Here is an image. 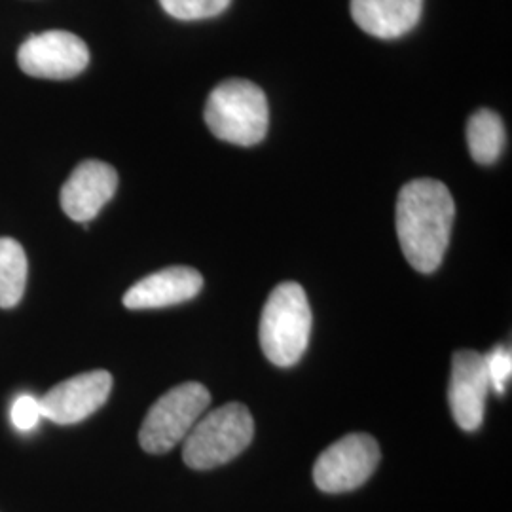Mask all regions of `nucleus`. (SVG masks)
I'll use <instances>...</instances> for the list:
<instances>
[{"instance_id": "f257e3e1", "label": "nucleus", "mask_w": 512, "mask_h": 512, "mask_svg": "<svg viewBox=\"0 0 512 512\" xmlns=\"http://www.w3.org/2000/svg\"><path fill=\"white\" fill-rule=\"evenodd\" d=\"M456 203L448 186L435 179L404 184L397 198L395 224L408 264L420 274H433L450 243Z\"/></svg>"}, {"instance_id": "f03ea898", "label": "nucleus", "mask_w": 512, "mask_h": 512, "mask_svg": "<svg viewBox=\"0 0 512 512\" xmlns=\"http://www.w3.org/2000/svg\"><path fill=\"white\" fill-rule=\"evenodd\" d=\"M205 124L220 141L255 147L264 141L270 124L266 93L251 80H224L207 99Z\"/></svg>"}, {"instance_id": "7ed1b4c3", "label": "nucleus", "mask_w": 512, "mask_h": 512, "mask_svg": "<svg viewBox=\"0 0 512 512\" xmlns=\"http://www.w3.org/2000/svg\"><path fill=\"white\" fill-rule=\"evenodd\" d=\"M311 310L304 289L293 283L277 285L260 315V348L275 366H293L308 348Z\"/></svg>"}, {"instance_id": "20e7f679", "label": "nucleus", "mask_w": 512, "mask_h": 512, "mask_svg": "<svg viewBox=\"0 0 512 512\" xmlns=\"http://www.w3.org/2000/svg\"><path fill=\"white\" fill-rule=\"evenodd\" d=\"M255 421L247 406L228 403L203 414L183 440V459L190 469L209 471L234 458L251 444Z\"/></svg>"}, {"instance_id": "39448f33", "label": "nucleus", "mask_w": 512, "mask_h": 512, "mask_svg": "<svg viewBox=\"0 0 512 512\" xmlns=\"http://www.w3.org/2000/svg\"><path fill=\"white\" fill-rule=\"evenodd\" d=\"M211 404V393L198 382L177 385L162 395L139 431V442L148 454H165L186 439Z\"/></svg>"}, {"instance_id": "423d86ee", "label": "nucleus", "mask_w": 512, "mask_h": 512, "mask_svg": "<svg viewBox=\"0 0 512 512\" xmlns=\"http://www.w3.org/2000/svg\"><path fill=\"white\" fill-rule=\"evenodd\" d=\"M380 463V446L374 437L353 433L336 440L317 458L313 467L315 486L325 494L357 490Z\"/></svg>"}, {"instance_id": "0eeeda50", "label": "nucleus", "mask_w": 512, "mask_h": 512, "mask_svg": "<svg viewBox=\"0 0 512 512\" xmlns=\"http://www.w3.org/2000/svg\"><path fill=\"white\" fill-rule=\"evenodd\" d=\"M21 71L35 78L69 80L90 63V50L80 37L67 31H46L27 38L18 52Z\"/></svg>"}, {"instance_id": "6e6552de", "label": "nucleus", "mask_w": 512, "mask_h": 512, "mask_svg": "<svg viewBox=\"0 0 512 512\" xmlns=\"http://www.w3.org/2000/svg\"><path fill=\"white\" fill-rule=\"evenodd\" d=\"M112 376L107 370L84 372L52 387L40 397L42 418L59 425H73L90 418L109 401Z\"/></svg>"}, {"instance_id": "1a4fd4ad", "label": "nucleus", "mask_w": 512, "mask_h": 512, "mask_svg": "<svg viewBox=\"0 0 512 512\" xmlns=\"http://www.w3.org/2000/svg\"><path fill=\"white\" fill-rule=\"evenodd\" d=\"M490 389L492 387L484 353L473 349L456 351L452 359L448 403L454 420L463 431L473 433L480 429Z\"/></svg>"}, {"instance_id": "9d476101", "label": "nucleus", "mask_w": 512, "mask_h": 512, "mask_svg": "<svg viewBox=\"0 0 512 512\" xmlns=\"http://www.w3.org/2000/svg\"><path fill=\"white\" fill-rule=\"evenodd\" d=\"M118 188V173L112 165L99 160H86L74 167L63 184L59 202L69 219L90 222L112 200Z\"/></svg>"}, {"instance_id": "9b49d317", "label": "nucleus", "mask_w": 512, "mask_h": 512, "mask_svg": "<svg viewBox=\"0 0 512 512\" xmlns=\"http://www.w3.org/2000/svg\"><path fill=\"white\" fill-rule=\"evenodd\" d=\"M202 287L203 277L198 270L188 266H171L135 283L124 294V306L128 310H158L177 306L196 298Z\"/></svg>"}, {"instance_id": "f8f14e48", "label": "nucleus", "mask_w": 512, "mask_h": 512, "mask_svg": "<svg viewBox=\"0 0 512 512\" xmlns=\"http://www.w3.org/2000/svg\"><path fill=\"white\" fill-rule=\"evenodd\" d=\"M349 10L366 35L395 40L418 25L423 0H351Z\"/></svg>"}, {"instance_id": "ddd939ff", "label": "nucleus", "mask_w": 512, "mask_h": 512, "mask_svg": "<svg viewBox=\"0 0 512 512\" xmlns=\"http://www.w3.org/2000/svg\"><path fill=\"white\" fill-rule=\"evenodd\" d=\"M505 126L501 116L490 109L476 110L467 122V145L476 164L492 165L505 147Z\"/></svg>"}, {"instance_id": "4468645a", "label": "nucleus", "mask_w": 512, "mask_h": 512, "mask_svg": "<svg viewBox=\"0 0 512 512\" xmlns=\"http://www.w3.org/2000/svg\"><path fill=\"white\" fill-rule=\"evenodd\" d=\"M27 256L16 239L0 238V308H14L27 285Z\"/></svg>"}, {"instance_id": "2eb2a0df", "label": "nucleus", "mask_w": 512, "mask_h": 512, "mask_svg": "<svg viewBox=\"0 0 512 512\" xmlns=\"http://www.w3.org/2000/svg\"><path fill=\"white\" fill-rule=\"evenodd\" d=\"M232 0H160L165 14L181 21L217 18Z\"/></svg>"}, {"instance_id": "dca6fc26", "label": "nucleus", "mask_w": 512, "mask_h": 512, "mask_svg": "<svg viewBox=\"0 0 512 512\" xmlns=\"http://www.w3.org/2000/svg\"><path fill=\"white\" fill-rule=\"evenodd\" d=\"M488 376H490V387L497 395H503L507 391V384L512 374V353L509 346H497L490 353L484 355Z\"/></svg>"}, {"instance_id": "f3484780", "label": "nucleus", "mask_w": 512, "mask_h": 512, "mask_svg": "<svg viewBox=\"0 0 512 512\" xmlns=\"http://www.w3.org/2000/svg\"><path fill=\"white\" fill-rule=\"evenodd\" d=\"M42 418L40 410V401L33 395H21L12 404V423L18 427L19 431H31L38 425Z\"/></svg>"}]
</instances>
